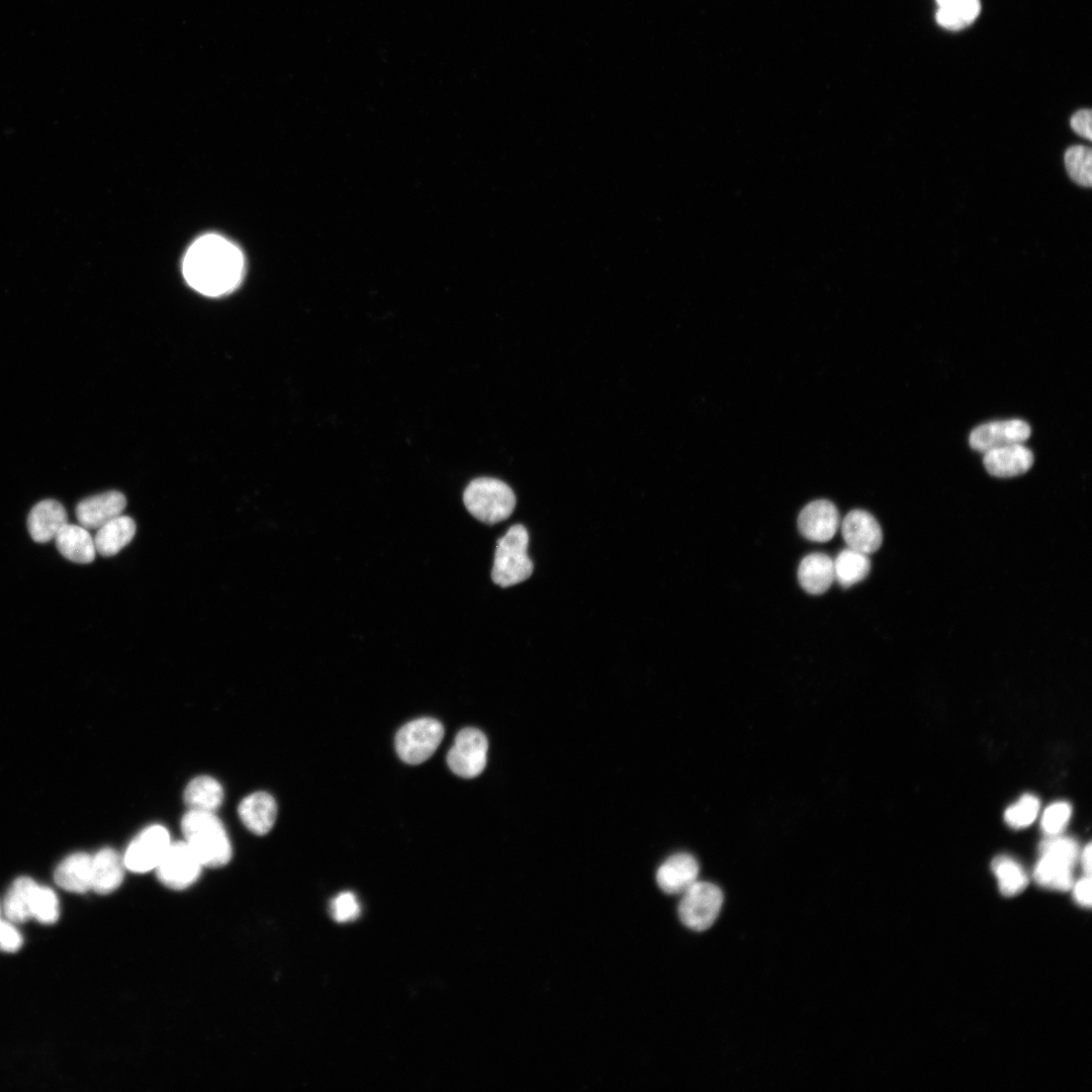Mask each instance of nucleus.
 Segmentation results:
<instances>
[{
    "mask_svg": "<svg viewBox=\"0 0 1092 1092\" xmlns=\"http://www.w3.org/2000/svg\"><path fill=\"white\" fill-rule=\"evenodd\" d=\"M980 12V0H958L952 6L939 7L937 22L948 29L957 30L971 24Z\"/></svg>",
    "mask_w": 1092,
    "mask_h": 1092,
    "instance_id": "29",
    "label": "nucleus"
},
{
    "mask_svg": "<svg viewBox=\"0 0 1092 1092\" xmlns=\"http://www.w3.org/2000/svg\"><path fill=\"white\" fill-rule=\"evenodd\" d=\"M135 523L127 516H118L99 529L94 537L96 552L109 557L117 554L132 540L135 534Z\"/></svg>",
    "mask_w": 1092,
    "mask_h": 1092,
    "instance_id": "23",
    "label": "nucleus"
},
{
    "mask_svg": "<svg viewBox=\"0 0 1092 1092\" xmlns=\"http://www.w3.org/2000/svg\"><path fill=\"white\" fill-rule=\"evenodd\" d=\"M1091 850H1092L1091 849V844L1088 843L1086 845V847L1084 848V851L1082 853L1083 870L1086 873V875H1088V876H1090V874H1091Z\"/></svg>",
    "mask_w": 1092,
    "mask_h": 1092,
    "instance_id": "37",
    "label": "nucleus"
},
{
    "mask_svg": "<svg viewBox=\"0 0 1092 1092\" xmlns=\"http://www.w3.org/2000/svg\"><path fill=\"white\" fill-rule=\"evenodd\" d=\"M529 535L522 525L512 526L497 540L491 578L502 587H508L528 579L533 563L527 554Z\"/></svg>",
    "mask_w": 1092,
    "mask_h": 1092,
    "instance_id": "3",
    "label": "nucleus"
},
{
    "mask_svg": "<svg viewBox=\"0 0 1092 1092\" xmlns=\"http://www.w3.org/2000/svg\"><path fill=\"white\" fill-rule=\"evenodd\" d=\"M1073 896L1075 901L1082 907L1089 908L1091 906V879L1086 875L1077 883L1073 884Z\"/></svg>",
    "mask_w": 1092,
    "mask_h": 1092,
    "instance_id": "36",
    "label": "nucleus"
},
{
    "mask_svg": "<svg viewBox=\"0 0 1092 1092\" xmlns=\"http://www.w3.org/2000/svg\"><path fill=\"white\" fill-rule=\"evenodd\" d=\"M185 842L202 867H221L232 857V844L213 812L189 810L182 818Z\"/></svg>",
    "mask_w": 1092,
    "mask_h": 1092,
    "instance_id": "2",
    "label": "nucleus"
},
{
    "mask_svg": "<svg viewBox=\"0 0 1092 1092\" xmlns=\"http://www.w3.org/2000/svg\"><path fill=\"white\" fill-rule=\"evenodd\" d=\"M983 463L993 476L1013 477L1029 470L1033 454L1022 443L1010 444L984 452Z\"/></svg>",
    "mask_w": 1092,
    "mask_h": 1092,
    "instance_id": "16",
    "label": "nucleus"
},
{
    "mask_svg": "<svg viewBox=\"0 0 1092 1092\" xmlns=\"http://www.w3.org/2000/svg\"><path fill=\"white\" fill-rule=\"evenodd\" d=\"M201 867L184 841L171 843L155 870L163 885L170 889L183 890L197 880Z\"/></svg>",
    "mask_w": 1092,
    "mask_h": 1092,
    "instance_id": "10",
    "label": "nucleus"
},
{
    "mask_svg": "<svg viewBox=\"0 0 1092 1092\" xmlns=\"http://www.w3.org/2000/svg\"><path fill=\"white\" fill-rule=\"evenodd\" d=\"M331 914L338 922H348L360 914V904L352 892H342L331 903Z\"/></svg>",
    "mask_w": 1092,
    "mask_h": 1092,
    "instance_id": "33",
    "label": "nucleus"
},
{
    "mask_svg": "<svg viewBox=\"0 0 1092 1092\" xmlns=\"http://www.w3.org/2000/svg\"><path fill=\"white\" fill-rule=\"evenodd\" d=\"M724 896L709 882L696 881L681 894L677 913L684 925L696 931L710 928L719 916Z\"/></svg>",
    "mask_w": 1092,
    "mask_h": 1092,
    "instance_id": "6",
    "label": "nucleus"
},
{
    "mask_svg": "<svg viewBox=\"0 0 1092 1092\" xmlns=\"http://www.w3.org/2000/svg\"><path fill=\"white\" fill-rule=\"evenodd\" d=\"M244 268L241 250L225 238L213 234L198 238L183 260L187 283L208 296L234 290L242 281Z\"/></svg>",
    "mask_w": 1092,
    "mask_h": 1092,
    "instance_id": "1",
    "label": "nucleus"
},
{
    "mask_svg": "<svg viewBox=\"0 0 1092 1092\" xmlns=\"http://www.w3.org/2000/svg\"><path fill=\"white\" fill-rule=\"evenodd\" d=\"M841 534L848 548L868 555L877 551L883 541L880 524L863 510H852L843 518Z\"/></svg>",
    "mask_w": 1092,
    "mask_h": 1092,
    "instance_id": "13",
    "label": "nucleus"
},
{
    "mask_svg": "<svg viewBox=\"0 0 1092 1092\" xmlns=\"http://www.w3.org/2000/svg\"><path fill=\"white\" fill-rule=\"evenodd\" d=\"M1029 425L1018 419L989 422L975 428L970 435V445L979 452L998 447L1023 443L1030 436Z\"/></svg>",
    "mask_w": 1092,
    "mask_h": 1092,
    "instance_id": "11",
    "label": "nucleus"
},
{
    "mask_svg": "<svg viewBox=\"0 0 1092 1092\" xmlns=\"http://www.w3.org/2000/svg\"><path fill=\"white\" fill-rule=\"evenodd\" d=\"M126 506L123 493L109 490L81 500L76 508L79 524L86 529H99L118 517Z\"/></svg>",
    "mask_w": 1092,
    "mask_h": 1092,
    "instance_id": "14",
    "label": "nucleus"
},
{
    "mask_svg": "<svg viewBox=\"0 0 1092 1092\" xmlns=\"http://www.w3.org/2000/svg\"><path fill=\"white\" fill-rule=\"evenodd\" d=\"M56 883L69 892L85 893L92 888V855L76 852L67 856L55 871Z\"/></svg>",
    "mask_w": 1092,
    "mask_h": 1092,
    "instance_id": "21",
    "label": "nucleus"
},
{
    "mask_svg": "<svg viewBox=\"0 0 1092 1092\" xmlns=\"http://www.w3.org/2000/svg\"><path fill=\"white\" fill-rule=\"evenodd\" d=\"M798 579L804 590L811 595L825 593L834 580L833 560L824 553H812L801 561Z\"/></svg>",
    "mask_w": 1092,
    "mask_h": 1092,
    "instance_id": "22",
    "label": "nucleus"
},
{
    "mask_svg": "<svg viewBox=\"0 0 1092 1092\" xmlns=\"http://www.w3.org/2000/svg\"><path fill=\"white\" fill-rule=\"evenodd\" d=\"M1072 808L1066 802H1057L1049 806L1041 818V828L1049 835L1060 833L1069 822Z\"/></svg>",
    "mask_w": 1092,
    "mask_h": 1092,
    "instance_id": "32",
    "label": "nucleus"
},
{
    "mask_svg": "<svg viewBox=\"0 0 1092 1092\" xmlns=\"http://www.w3.org/2000/svg\"><path fill=\"white\" fill-rule=\"evenodd\" d=\"M1064 162L1069 177L1078 185L1090 187L1092 184V151L1088 146L1074 145L1068 148Z\"/></svg>",
    "mask_w": 1092,
    "mask_h": 1092,
    "instance_id": "28",
    "label": "nucleus"
},
{
    "mask_svg": "<svg viewBox=\"0 0 1092 1092\" xmlns=\"http://www.w3.org/2000/svg\"><path fill=\"white\" fill-rule=\"evenodd\" d=\"M68 523V515L61 503L43 499L37 503L27 517V530L37 543H47L57 536Z\"/></svg>",
    "mask_w": 1092,
    "mask_h": 1092,
    "instance_id": "17",
    "label": "nucleus"
},
{
    "mask_svg": "<svg viewBox=\"0 0 1092 1092\" xmlns=\"http://www.w3.org/2000/svg\"><path fill=\"white\" fill-rule=\"evenodd\" d=\"M444 727L434 718H419L403 725L395 736V749L400 759L419 764L430 758L440 745Z\"/></svg>",
    "mask_w": 1092,
    "mask_h": 1092,
    "instance_id": "7",
    "label": "nucleus"
},
{
    "mask_svg": "<svg viewBox=\"0 0 1092 1092\" xmlns=\"http://www.w3.org/2000/svg\"><path fill=\"white\" fill-rule=\"evenodd\" d=\"M1038 811L1039 800L1033 795L1026 794L1005 811L1004 818L1009 826L1020 829L1029 826L1036 818Z\"/></svg>",
    "mask_w": 1092,
    "mask_h": 1092,
    "instance_id": "31",
    "label": "nucleus"
},
{
    "mask_svg": "<svg viewBox=\"0 0 1092 1092\" xmlns=\"http://www.w3.org/2000/svg\"><path fill=\"white\" fill-rule=\"evenodd\" d=\"M993 873L998 879L1000 892L1006 897H1012L1023 891L1028 883V878L1022 867L1013 858L1000 855L991 863Z\"/></svg>",
    "mask_w": 1092,
    "mask_h": 1092,
    "instance_id": "27",
    "label": "nucleus"
},
{
    "mask_svg": "<svg viewBox=\"0 0 1092 1092\" xmlns=\"http://www.w3.org/2000/svg\"><path fill=\"white\" fill-rule=\"evenodd\" d=\"M0 914H1V907H0Z\"/></svg>",
    "mask_w": 1092,
    "mask_h": 1092,
    "instance_id": "39",
    "label": "nucleus"
},
{
    "mask_svg": "<svg viewBox=\"0 0 1092 1092\" xmlns=\"http://www.w3.org/2000/svg\"><path fill=\"white\" fill-rule=\"evenodd\" d=\"M1091 115L1090 109H1080L1076 111L1070 119L1072 129L1088 141L1092 140Z\"/></svg>",
    "mask_w": 1092,
    "mask_h": 1092,
    "instance_id": "35",
    "label": "nucleus"
},
{
    "mask_svg": "<svg viewBox=\"0 0 1092 1092\" xmlns=\"http://www.w3.org/2000/svg\"><path fill=\"white\" fill-rule=\"evenodd\" d=\"M31 913L33 918L43 924L58 921L60 906L54 890L37 885L32 898Z\"/></svg>",
    "mask_w": 1092,
    "mask_h": 1092,
    "instance_id": "30",
    "label": "nucleus"
},
{
    "mask_svg": "<svg viewBox=\"0 0 1092 1092\" xmlns=\"http://www.w3.org/2000/svg\"><path fill=\"white\" fill-rule=\"evenodd\" d=\"M238 813L243 824L253 833L263 835L273 827L277 816L274 798L266 792H256L245 797Z\"/></svg>",
    "mask_w": 1092,
    "mask_h": 1092,
    "instance_id": "18",
    "label": "nucleus"
},
{
    "mask_svg": "<svg viewBox=\"0 0 1092 1092\" xmlns=\"http://www.w3.org/2000/svg\"><path fill=\"white\" fill-rule=\"evenodd\" d=\"M168 830L151 825L141 831L127 846L123 858L127 870L146 873L157 868L171 844Z\"/></svg>",
    "mask_w": 1092,
    "mask_h": 1092,
    "instance_id": "9",
    "label": "nucleus"
},
{
    "mask_svg": "<svg viewBox=\"0 0 1092 1092\" xmlns=\"http://www.w3.org/2000/svg\"><path fill=\"white\" fill-rule=\"evenodd\" d=\"M123 858L112 848H102L92 856V888L105 895L115 891L123 881Z\"/></svg>",
    "mask_w": 1092,
    "mask_h": 1092,
    "instance_id": "19",
    "label": "nucleus"
},
{
    "mask_svg": "<svg viewBox=\"0 0 1092 1092\" xmlns=\"http://www.w3.org/2000/svg\"><path fill=\"white\" fill-rule=\"evenodd\" d=\"M699 863L690 853L679 852L669 856L656 872V883L666 894H682L696 881Z\"/></svg>",
    "mask_w": 1092,
    "mask_h": 1092,
    "instance_id": "15",
    "label": "nucleus"
},
{
    "mask_svg": "<svg viewBox=\"0 0 1092 1092\" xmlns=\"http://www.w3.org/2000/svg\"><path fill=\"white\" fill-rule=\"evenodd\" d=\"M834 579L844 587L862 580L870 572L869 555L851 548L842 550L833 561Z\"/></svg>",
    "mask_w": 1092,
    "mask_h": 1092,
    "instance_id": "26",
    "label": "nucleus"
},
{
    "mask_svg": "<svg viewBox=\"0 0 1092 1092\" xmlns=\"http://www.w3.org/2000/svg\"><path fill=\"white\" fill-rule=\"evenodd\" d=\"M487 748L486 736L477 728L466 727L457 733L448 751L447 763L455 775L475 778L485 767Z\"/></svg>",
    "mask_w": 1092,
    "mask_h": 1092,
    "instance_id": "8",
    "label": "nucleus"
},
{
    "mask_svg": "<svg viewBox=\"0 0 1092 1092\" xmlns=\"http://www.w3.org/2000/svg\"><path fill=\"white\" fill-rule=\"evenodd\" d=\"M59 552L75 563L87 564L94 560V538L83 526L66 524L55 537Z\"/></svg>",
    "mask_w": 1092,
    "mask_h": 1092,
    "instance_id": "20",
    "label": "nucleus"
},
{
    "mask_svg": "<svg viewBox=\"0 0 1092 1092\" xmlns=\"http://www.w3.org/2000/svg\"><path fill=\"white\" fill-rule=\"evenodd\" d=\"M958 0H936L938 7L952 6Z\"/></svg>",
    "mask_w": 1092,
    "mask_h": 1092,
    "instance_id": "38",
    "label": "nucleus"
},
{
    "mask_svg": "<svg viewBox=\"0 0 1092 1092\" xmlns=\"http://www.w3.org/2000/svg\"><path fill=\"white\" fill-rule=\"evenodd\" d=\"M222 800L221 785L208 776L194 778L184 792V801L191 810L214 812Z\"/></svg>",
    "mask_w": 1092,
    "mask_h": 1092,
    "instance_id": "25",
    "label": "nucleus"
},
{
    "mask_svg": "<svg viewBox=\"0 0 1092 1092\" xmlns=\"http://www.w3.org/2000/svg\"><path fill=\"white\" fill-rule=\"evenodd\" d=\"M23 943L20 932L11 921L0 919V950L4 952H16Z\"/></svg>",
    "mask_w": 1092,
    "mask_h": 1092,
    "instance_id": "34",
    "label": "nucleus"
},
{
    "mask_svg": "<svg viewBox=\"0 0 1092 1092\" xmlns=\"http://www.w3.org/2000/svg\"><path fill=\"white\" fill-rule=\"evenodd\" d=\"M463 502L475 519L491 525L511 516L516 506V496L504 481L492 477H479L466 486Z\"/></svg>",
    "mask_w": 1092,
    "mask_h": 1092,
    "instance_id": "4",
    "label": "nucleus"
},
{
    "mask_svg": "<svg viewBox=\"0 0 1092 1092\" xmlns=\"http://www.w3.org/2000/svg\"><path fill=\"white\" fill-rule=\"evenodd\" d=\"M37 884L28 877L16 879L8 890L3 904L7 919L22 923L32 917V898Z\"/></svg>",
    "mask_w": 1092,
    "mask_h": 1092,
    "instance_id": "24",
    "label": "nucleus"
},
{
    "mask_svg": "<svg viewBox=\"0 0 1092 1092\" xmlns=\"http://www.w3.org/2000/svg\"><path fill=\"white\" fill-rule=\"evenodd\" d=\"M1033 876L1044 888L1066 891L1073 886V868L1078 858L1077 842L1068 837H1052L1041 842Z\"/></svg>",
    "mask_w": 1092,
    "mask_h": 1092,
    "instance_id": "5",
    "label": "nucleus"
},
{
    "mask_svg": "<svg viewBox=\"0 0 1092 1092\" xmlns=\"http://www.w3.org/2000/svg\"><path fill=\"white\" fill-rule=\"evenodd\" d=\"M840 524L837 508L827 499H817L806 505L798 517L800 533L814 542H827L835 535Z\"/></svg>",
    "mask_w": 1092,
    "mask_h": 1092,
    "instance_id": "12",
    "label": "nucleus"
}]
</instances>
